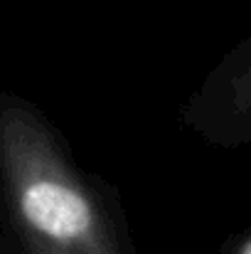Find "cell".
Listing matches in <instances>:
<instances>
[{"mask_svg":"<svg viewBox=\"0 0 251 254\" xmlns=\"http://www.w3.org/2000/svg\"><path fill=\"white\" fill-rule=\"evenodd\" d=\"M180 121L214 148L251 146V35L234 45L187 96Z\"/></svg>","mask_w":251,"mask_h":254,"instance_id":"cell-2","label":"cell"},{"mask_svg":"<svg viewBox=\"0 0 251 254\" xmlns=\"http://www.w3.org/2000/svg\"><path fill=\"white\" fill-rule=\"evenodd\" d=\"M219 254H251V227L229 235L222 245Z\"/></svg>","mask_w":251,"mask_h":254,"instance_id":"cell-3","label":"cell"},{"mask_svg":"<svg viewBox=\"0 0 251 254\" xmlns=\"http://www.w3.org/2000/svg\"><path fill=\"white\" fill-rule=\"evenodd\" d=\"M0 254H136L116 188L12 91L0 94Z\"/></svg>","mask_w":251,"mask_h":254,"instance_id":"cell-1","label":"cell"}]
</instances>
